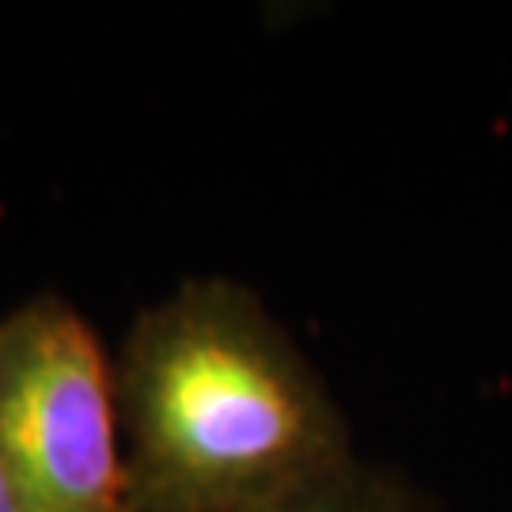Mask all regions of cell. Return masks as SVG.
<instances>
[{
  "instance_id": "obj_4",
  "label": "cell",
  "mask_w": 512,
  "mask_h": 512,
  "mask_svg": "<svg viewBox=\"0 0 512 512\" xmlns=\"http://www.w3.org/2000/svg\"><path fill=\"white\" fill-rule=\"evenodd\" d=\"M0 512H23L16 490H12V482L4 475V463H0Z\"/></svg>"
},
{
  "instance_id": "obj_2",
  "label": "cell",
  "mask_w": 512,
  "mask_h": 512,
  "mask_svg": "<svg viewBox=\"0 0 512 512\" xmlns=\"http://www.w3.org/2000/svg\"><path fill=\"white\" fill-rule=\"evenodd\" d=\"M0 463L23 512H129L110 353L61 293L0 315Z\"/></svg>"
},
{
  "instance_id": "obj_3",
  "label": "cell",
  "mask_w": 512,
  "mask_h": 512,
  "mask_svg": "<svg viewBox=\"0 0 512 512\" xmlns=\"http://www.w3.org/2000/svg\"><path fill=\"white\" fill-rule=\"evenodd\" d=\"M247 512H429V501L399 471L353 459L334 475L315 478Z\"/></svg>"
},
{
  "instance_id": "obj_1",
  "label": "cell",
  "mask_w": 512,
  "mask_h": 512,
  "mask_svg": "<svg viewBox=\"0 0 512 512\" xmlns=\"http://www.w3.org/2000/svg\"><path fill=\"white\" fill-rule=\"evenodd\" d=\"M110 372L129 512H247L357 459L319 368L232 277L137 311Z\"/></svg>"
}]
</instances>
